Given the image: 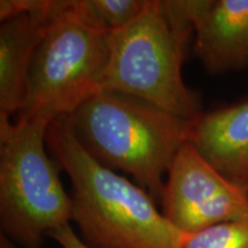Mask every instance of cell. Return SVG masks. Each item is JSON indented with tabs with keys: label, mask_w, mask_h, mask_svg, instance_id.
<instances>
[{
	"label": "cell",
	"mask_w": 248,
	"mask_h": 248,
	"mask_svg": "<svg viewBox=\"0 0 248 248\" xmlns=\"http://www.w3.org/2000/svg\"><path fill=\"white\" fill-rule=\"evenodd\" d=\"M46 141L73 184V222L91 248H184L186 234L159 212L151 194L86 150L68 116L49 124Z\"/></svg>",
	"instance_id": "1"
},
{
	"label": "cell",
	"mask_w": 248,
	"mask_h": 248,
	"mask_svg": "<svg viewBox=\"0 0 248 248\" xmlns=\"http://www.w3.org/2000/svg\"><path fill=\"white\" fill-rule=\"evenodd\" d=\"M68 119L95 159L130 173L153 199H161L170 164L192 141L197 121L106 90Z\"/></svg>",
	"instance_id": "2"
},
{
	"label": "cell",
	"mask_w": 248,
	"mask_h": 248,
	"mask_svg": "<svg viewBox=\"0 0 248 248\" xmlns=\"http://www.w3.org/2000/svg\"><path fill=\"white\" fill-rule=\"evenodd\" d=\"M193 36V28L177 22L166 11L163 0H148L133 22L108 35L104 90L197 120L202 114L199 97L182 75L186 46Z\"/></svg>",
	"instance_id": "3"
},
{
	"label": "cell",
	"mask_w": 248,
	"mask_h": 248,
	"mask_svg": "<svg viewBox=\"0 0 248 248\" xmlns=\"http://www.w3.org/2000/svg\"><path fill=\"white\" fill-rule=\"evenodd\" d=\"M52 122L16 117L0 129V224L5 237L24 248H40L73 221V200L46 151Z\"/></svg>",
	"instance_id": "4"
},
{
	"label": "cell",
	"mask_w": 248,
	"mask_h": 248,
	"mask_svg": "<svg viewBox=\"0 0 248 248\" xmlns=\"http://www.w3.org/2000/svg\"><path fill=\"white\" fill-rule=\"evenodd\" d=\"M108 35L68 12L64 0H51L49 22L30 70L26 102L16 117L69 116L104 90Z\"/></svg>",
	"instance_id": "5"
},
{
	"label": "cell",
	"mask_w": 248,
	"mask_h": 248,
	"mask_svg": "<svg viewBox=\"0 0 248 248\" xmlns=\"http://www.w3.org/2000/svg\"><path fill=\"white\" fill-rule=\"evenodd\" d=\"M162 214L186 234L219 223L248 219V195L203 157L192 142L176 154L167 173Z\"/></svg>",
	"instance_id": "6"
},
{
	"label": "cell",
	"mask_w": 248,
	"mask_h": 248,
	"mask_svg": "<svg viewBox=\"0 0 248 248\" xmlns=\"http://www.w3.org/2000/svg\"><path fill=\"white\" fill-rule=\"evenodd\" d=\"M51 0H38L0 24V129L6 128L26 102L30 70L49 22Z\"/></svg>",
	"instance_id": "7"
},
{
	"label": "cell",
	"mask_w": 248,
	"mask_h": 248,
	"mask_svg": "<svg viewBox=\"0 0 248 248\" xmlns=\"http://www.w3.org/2000/svg\"><path fill=\"white\" fill-rule=\"evenodd\" d=\"M194 53L212 74L248 67V0H195Z\"/></svg>",
	"instance_id": "8"
},
{
	"label": "cell",
	"mask_w": 248,
	"mask_h": 248,
	"mask_svg": "<svg viewBox=\"0 0 248 248\" xmlns=\"http://www.w3.org/2000/svg\"><path fill=\"white\" fill-rule=\"evenodd\" d=\"M191 142L229 181L248 185V100L201 114Z\"/></svg>",
	"instance_id": "9"
},
{
	"label": "cell",
	"mask_w": 248,
	"mask_h": 248,
	"mask_svg": "<svg viewBox=\"0 0 248 248\" xmlns=\"http://www.w3.org/2000/svg\"><path fill=\"white\" fill-rule=\"evenodd\" d=\"M77 20L99 32L109 35L137 18L148 0H64Z\"/></svg>",
	"instance_id": "10"
},
{
	"label": "cell",
	"mask_w": 248,
	"mask_h": 248,
	"mask_svg": "<svg viewBox=\"0 0 248 248\" xmlns=\"http://www.w3.org/2000/svg\"><path fill=\"white\" fill-rule=\"evenodd\" d=\"M184 248H248V219L219 223L190 234Z\"/></svg>",
	"instance_id": "11"
},
{
	"label": "cell",
	"mask_w": 248,
	"mask_h": 248,
	"mask_svg": "<svg viewBox=\"0 0 248 248\" xmlns=\"http://www.w3.org/2000/svg\"><path fill=\"white\" fill-rule=\"evenodd\" d=\"M49 237L53 238L61 248H91L79 238L70 224L62 226L52 232Z\"/></svg>",
	"instance_id": "12"
},
{
	"label": "cell",
	"mask_w": 248,
	"mask_h": 248,
	"mask_svg": "<svg viewBox=\"0 0 248 248\" xmlns=\"http://www.w3.org/2000/svg\"><path fill=\"white\" fill-rule=\"evenodd\" d=\"M244 190H245V192H246V194L248 195V185L246 186V187H245V188H244Z\"/></svg>",
	"instance_id": "13"
}]
</instances>
